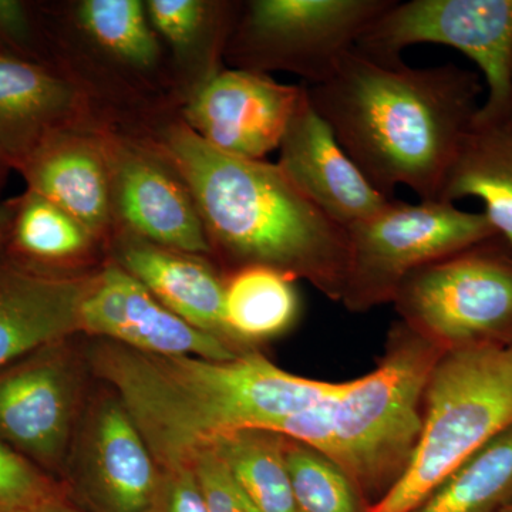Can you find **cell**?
I'll list each match as a JSON object with an SVG mask.
<instances>
[{"mask_svg": "<svg viewBox=\"0 0 512 512\" xmlns=\"http://www.w3.org/2000/svg\"><path fill=\"white\" fill-rule=\"evenodd\" d=\"M480 74L448 63H384L353 49L309 100L340 146L384 197L399 185L439 200L473 127L484 93Z\"/></svg>", "mask_w": 512, "mask_h": 512, "instance_id": "obj_1", "label": "cell"}, {"mask_svg": "<svg viewBox=\"0 0 512 512\" xmlns=\"http://www.w3.org/2000/svg\"><path fill=\"white\" fill-rule=\"evenodd\" d=\"M90 359L160 468L188 464L198 450L235 431L275 433L282 421L346 386L293 375L256 352L211 360L147 355L106 342Z\"/></svg>", "mask_w": 512, "mask_h": 512, "instance_id": "obj_2", "label": "cell"}, {"mask_svg": "<svg viewBox=\"0 0 512 512\" xmlns=\"http://www.w3.org/2000/svg\"><path fill=\"white\" fill-rule=\"evenodd\" d=\"M160 148L190 190L212 249L237 269L268 266L342 301L349 274L348 231L278 164L221 153L184 123L165 131Z\"/></svg>", "mask_w": 512, "mask_h": 512, "instance_id": "obj_3", "label": "cell"}, {"mask_svg": "<svg viewBox=\"0 0 512 512\" xmlns=\"http://www.w3.org/2000/svg\"><path fill=\"white\" fill-rule=\"evenodd\" d=\"M443 352L399 323L376 369L349 380L333 403L325 456L345 471L360 495L382 498L409 467L423 431L427 383Z\"/></svg>", "mask_w": 512, "mask_h": 512, "instance_id": "obj_4", "label": "cell"}, {"mask_svg": "<svg viewBox=\"0 0 512 512\" xmlns=\"http://www.w3.org/2000/svg\"><path fill=\"white\" fill-rule=\"evenodd\" d=\"M512 427V339L446 350L424 394L409 467L365 512H412L464 461Z\"/></svg>", "mask_w": 512, "mask_h": 512, "instance_id": "obj_5", "label": "cell"}, {"mask_svg": "<svg viewBox=\"0 0 512 512\" xmlns=\"http://www.w3.org/2000/svg\"><path fill=\"white\" fill-rule=\"evenodd\" d=\"M346 231L349 274L340 302L355 312L393 302L413 272L498 237L483 212L439 200H392Z\"/></svg>", "mask_w": 512, "mask_h": 512, "instance_id": "obj_6", "label": "cell"}, {"mask_svg": "<svg viewBox=\"0 0 512 512\" xmlns=\"http://www.w3.org/2000/svg\"><path fill=\"white\" fill-rule=\"evenodd\" d=\"M414 332L440 349L512 339V249L500 237L407 276L394 298Z\"/></svg>", "mask_w": 512, "mask_h": 512, "instance_id": "obj_7", "label": "cell"}, {"mask_svg": "<svg viewBox=\"0 0 512 512\" xmlns=\"http://www.w3.org/2000/svg\"><path fill=\"white\" fill-rule=\"evenodd\" d=\"M453 47L483 74L487 97L474 124L505 123L512 96V0H393L355 49L384 63L402 62L414 45Z\"/></svg>", "mask_w": 512, "mask_h": 512, "instance_id": "obj_8", "label": "cell"}, {"mask_svg": "<svg viewBox=\"0 0 512 512\" xmlns=\"http://www.w3.org/2000/svg\"><path fill=\"white\" fill-rule=\"evenodd\" d=\"M393 0H254L229 45L238 69L288 70L328 80Z\"/></svg>", "mask_w": 512, "mask_h": 512, "instance_id": "obj_9", "label": "cell"}, {"mask_svg": "<svg viewBox=\"0 0 512 512\" xmlns=\"http://www.w3.org/2000/svg\"><path fill=\"white\" fill-rule=\"evenodd\" d=\"M80 377L67 340L0 369V441L49 474L67 461Z\"/></svg>", "mask_w": 512, "mask_h": 512, "instance_id": "obj_10", "label": "cell"}, {"mask_svg": "<svg viewBox=\"0 0 512 512\" xmlns=\"http://www.w3.org/2000/svg\"><path fill=\"white\" fill-rule=\"evenodd\" d=\"M303 92L266 73L218 70L195 90L183 123L221 153L261 161L281 147Z\"/></svg>", "mask_w": 512, "mask_h": 512, "instance_id": "obj_11", "label": "cell"}, {"mask_svg": "<svg viewBox=\"0 0 512 512\" xmlns=\"http://www.w3.org/2000/svg\"><path fill=\"white\" fill-rule=\"evenodd\" d=\"M80 332L147 355L228 360L244 353L165 308L117 262L93 275L80 313Z\"/></svg>", "mask_w": 512, "mask_h": 512, "instance_id": "obj_12", "label": "cell"}, {"mask_svg": "<svg viewBox=\"0 0 512 512\" xmlns=\"http://www.w3.org/2000/svg\"><path fill=\"white\" fill-rule=\"evenodd\" d=\"M113 211L128 234L160 247L202 256L212 247L190 190L163 157L104 140Z\"/></svg>", "mask_w": 512, "mask_h": 512, "instance_id": "obj_13", "label": "cell"}, {"mask_svg": "<svg viewBox=\"0 0 512 512\" xmlns=\"http://www.w3.org/2000/svg\"><path fill=\"white\" fill-rule=\"evenodd\" d=\"M279 151L282 171L340 227L365 221L392 201L376 190L340 146L312 106L306 86Z\"/></svg>", "mask_w": 512, "mask_h": 512, "instance_id": "obj_14", "label": "cell"}, {"mask_svg": "<svg viewBox=\"0 0 512 512\" xmlns=\"http://www.w3.org/2000/svg\"><path fill=\"white\" fill-rule=\"evenodd\" d=\"M84 490L101 512H144L161 470L119 397H106L87 421L80 454Z\"/></svg>", "mask_w": 512, "mask_h": 512, "instance_id": "obj_15", "label": "cell"}, {"mask_svg": "<svg viewBox=\"0 0 512 512\" xmlns=\"http://www.w3.org/2000/svg\"><path fill=\"white\" fill-rule=\"evenodd\" d=\"M92 278L42 274L0 254V369L79 333Z\"/></svg>", "mask_w": 512, "mask_h": 512, "instance_id": "obj_16", "label": "cell"}, {"mask_svg": "<svg viewBox=\"0 0 512 512\" xmlns=\"http://www.w3.org/2000/svg\"><path fill=\"white\" fill-rule=\"evenodd\" d=\"M28 190L62 208L99 239L113 221L109 158L103 138L64 127L33 151L19 170Z\"/></svg>", "mask_w": 512, "mask_h": 512, "instance_id": "obj_17", "label": "cell"}, {"mask_svg": "<svg viewBox=\"0 0 512 512\" xmlns=\"http://www.w3.org/2000/svg\"><path fill=\"white\" fill-rule=\"evenodd\" d=\"M77 109L72 82L0 49V161L19 170L50 134L73 126Z\"/></svg>", "mask_w": 512, "mask_h": 512, "instance_id": "obj_18", "label": "cell"}, {"mask_svg": "<svg viewBox=\"0 0 512 512\" xmlns=\"http://www.w3.org/2000/svg\"><path fill=\"white\" fill-rule=\"evenodd\" d=\"M116 262L165 308L241 350L225 323V281L201 256L160 247L127 232L117 244Z\"/></svg>", "mask_w": 512, "mask_h": 512, "instance_id": "obj_19", "label": "cell"}, {"mask_svg": "<svg viewBox=\"0 0 512 512\" xmlns=\"http://www.w3.org/2000/svg\"><path fill=\"white\" fill-rule=\"evenodd\" d=\"M478 198L498 237L512 249V127L473 124L440 192L439 201Z\"/></svg>", "mask_w": 512, "mask_h": 512, "instance_id": "obj_20", "label": "cell"}, {"mask_svg": "<svg viewBox=\"0 0 512 512\" xmlns=\"http://www.w3.org/2000/svg\"><path fill=\"white\" fill-rule=\"evenodd\" d=\"M97 238L72 215L26 190L0 254L42 274H64L63 266L86 255Z\"/></svg>", "mask_w": 512, "mask_h": 512, "instance_id": "obj_21", "label": "cell"}, {"mask_svg": "<svg viewBox=\"0 0 512 512\" xmlns=\"http://www.w3.org/2000/svg\"><path fill=\"white\" fill-rule=\"evenodd\" d=\"M295 279L268 268L244 266L225 281V323L238 348L279 338L299 316Z\"/></svg>", "mask_w": 512, "mask_h": 512, "instance_id": "obj_22", "label": "cell"}, {"mask_svg": "<svg viewBox=\"0 0 512 512\" xmlns=\"http://www.w3.org/2000/svg\"><path fill=\"white\" fill-rule=\"evenodd\" d=\"M259 512H298L285 460V439L266 430H241L211 444Z\"/></svg>", "mask_w": 512, "mask_h": 512, "instance_id": "obj_23", "label": "cell"}, {"mask_svg": "<svg viewBox=\"0 0 512 512\" xmlns=\"http://www.w3.org/2000/svg\"><path fill=\"white\" fill-rule=\"evenodd\" d=\"M512 503V427L464 461L412 512H503Z\"/></svg>", "mask_w": 512, "mask_h": 512, "instance_id": "obj_24", "label": "cell"}, {"mask_svg": "<svg viewBox=\"0 0 512 512\" xmlns=\"http://www.w3.org/2000/svg\"><path fill=\"white\" fill-rule=\"evenodd\" d=\"M77 20L94 43L121 62L147 69L157 62L160 47L146 5L138 0H84Z\"/></svg>", "mask_w": 512, "mask_h": 512, "instance_id": "obj_25", "label": "cell"}, {"mask_svg": "<svg viewBox=\"0 0 512 512\" xmlns=\"http://www.w3.org/2000/svg\"><path fill=\"white\" fill-rule=\"evenodd\" d=\"M285 460L298 512L366 511L352 480L325 454L285 439Z\"/></svg>", "mask_w": 512, "mask_h": 512, "instance_id": "obj_26", "label": "cell"}, {"mask_svg": "<svg viewBox=\"0 0 512 512\" xmlns=\"http://www.w3.org/2000/svg\"><path fill=\"white\" fill-rule=\"evenodd\" d=\"M146 9L151 26L178 52L218 49L231 18L229 6L200 0H150Z\"/></svg>", "mask_w": 512, "mask_h": 512, "instance_id": "obj_27", "label": "cell"}, {"mask_svg": "<svg viewBox=\"0 0 512 512\" xmlns=\"http://www.w3.org/2000/svg\"><path fill=\"white\" fill-rule=\"evenodd\" d=\"M59 493L52 476L0 441V512H25Z\"/></svg>", "mask_w": 512, "mask_h": 512, "instance_id": "obj_28", "label": "cell"}, {"mask_svg": "<svg viewBox=\"0 0 512 512\" xmlns=\"http://www.w3.org/2000/svg\"><path fill=\"white\" fill-rule=\"evenodd\" d=\"M190 464L208 512H259L211 447L198 450Z\"/></svg>", "mask_w": 512, "mask_h": 512, "instance_id": "obj_29", "label": "cell"}, {"mask_svg": "<svg viewBox=\"0 0 512 512\" xmlns=\"http://www.w3.org/2000/svg\"><path fill=\"white\" fill-rule=\"evenodd\" d=\"M160 470L156 494L144 512H208L190 463Z\"/></svg>", "mask_w": 512, "mask_h": 512, "instance_id": "obj_30", "label": "cell"}, {"mask_svg": "<svg viewBox=\"0 0 512 512\" xmlns=\"http://www.w3.org/2000/svg\"><path fill=\"white\" fill-rule=\"evenodd\" d=\"M33 45L29 6L20 0H0V49L26 57Z\"/></svg>", "mask_w": 512, "mask_h": 512, "instance_id": "obj_31", "label": "cell"}, {"mask_svg": "<svg viewBox=\"0 0 512 512\" xmlns=\"http://www.w3.org/2000/svg\"><path fill=\"white\" fill-rule=\"evenodd\" d=\"M19 207V197L9 198V200L0 201V248L5 244L8 238L10 225L15 218Z\"/></svg>", "mask_w": 512, "mask_h": 512, "instance_id": "obj_32", "label": "cell"}, {"mask_svg": "<svg viewBox=\"0 0 512 512\" xmlns=\"http://www.w3.org/2000/svg\"><path fill=\"white\" fill-rule=\"evenodd\" d=\"M25 512H82L77 510L76 507H73L69 501L66 500V497L62 493L53 495V497L47 498V500L42 501L35 505V507L29 508L28 511Z\"/></svg>", "mask_w": 512, "mask_h": 512, "instance_id": "obj_33", "label": "cell"}, {"mask_svg": "<svg viewBox=\"0 0 512 512\" xmlns=\"http://www.w3.org/2000/svg\"><path fill=\"white\" fill-rule=\"evenodd\" d=\"M9 170L8 165L3 163V161H0V185L3 183V178H5L6 171Z\"/></svg>", "mask_w": 512, "mask_h": 512, "instance_id": "obj_34", "label": "cell"}, {"mask_svg": "<svg viewBox=\"0 0 512 512\" xmlns=\"http://www.w3.org/2000/svg\"><path fill=\"white\" fill-rule=\"evenodd\" d=\"M508 123L512 127V96H511V107H510V116H508Z\"/></svg>", "mask_w": 512, "mask_h": 512, "instance_id": "obj_35", "label": "cell"}, {"mask_svg": "<svg viewBox=\"0 0 512 512\" xmlns=\"http://www.w3.org/2000/svg\"><path fill=\"white\" fill-rule=\"evenodd\" d=\"M503 512H512V503Z\"/></svg>", "mask_w": 512, "mask_h": 512, "instance_id": "obj_36", "label": "cell"}]
</instances>
